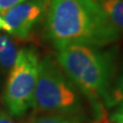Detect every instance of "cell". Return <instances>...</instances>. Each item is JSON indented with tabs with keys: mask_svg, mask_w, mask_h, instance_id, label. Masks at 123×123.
<instances>
[{
	"mask_svg": "<svg viewBox=\"0 0 123 123\" xmlns=\"http://www.w3.org/2000/svg\"><path fill=\"white\" fill-rule=\"evenodd\" d=\"M46 24L57 49L70 45L102 48L120 37L99 4L91 0H50Z\"/></svg>",
	"mask_w": 123,
	"mask_h": 123,
	"instance_id": "1",
	"label": "cell"
},
{
	"mask_svg": "<svg viewBox=\"0 0 123 123\" xmlns=\"http://www.w3.org/2000/svg\"><path fill=\"white\" fill-rule=\"evenodd\" d=\"M57 57L63 70L84 94L92 99L107 101L114 70L110 53L88 46L70 45L57 49Z\"/></svg>",
	"mask_w": 123,
	"mask_h": 123,
	"instance_id": "2",
	"label": "cell"
},
{
	"mask_svg": "<svg viewBox=\"0 0 123 123\" xmlns=\"http://www.w3.org/2000/svg\"><path fill=\"white\" fill-rule=\"evenodd\" d=\"M79 98L73 85L56 63L47 57L39 61L33 108L46 112L70 113L79 108Z\"/></svg>",
	"mask_w": 123,
	"mask_h": 123,
	"instance_id": "3",
	"label": "cell"
},
{
	"mask_svg": "<svg viewBox=\"0 0 123 123\" xmlns=\"http://www.w3.org/2000/svg\"><path fill=\"white\" fill-rule=\"evenodd\" d=\"M38 65L34 50L23 49L18 52L4 93L5 104L14 116H22L33 107Z\"/></svg>",
	"mask_w": 123,
	"mask_h": 123,
	"instance_id": "4",
	"label": "cell"
},
{
	"mask_svg": "<svg viewBox=\"0 0 123 123\" xmlns=\"http://www.w3.org/2000/svg\"><path fill=\"white\" fill-rule=\"evenodd\" d=\"M50 0H26L2 14L4 30L26 39L32 27L48 12Z\"/></svg>",
	"mask_w": 123,
	"mask_h": 123,
	"instance_id": "5",
	"label": "cell"
},
{
	"mask_svg": "<svg viewBox=\"0 0 123 123\" xmlns=\"http://www.w3.org/2000/svg\"><path fill=\"white\" fill-rule=\"evenodd\" d=\"M99 6L119 31H123V0H100Z\"/></svg>",
	"mask_w": 123,
	"mask_h": 123,
	"instance_id": "6",
	"label": "cell"
},
{
	"mask_svg": "<svg viewBox=\"0 0 123 123\" xmlns=\"http://www.w3.org/2000/svg\"><path fill=\"white\" fill-rule=\"evenodd\" d=\"M18 50L8 37L0 35V67L12 68L18 56Z\"/></svg>",
	"mask_w": 123,
	"mask_h": 123,
	"instance_id": "7",
	"label": "cell"
},
{
	"mask_svg": "<svg viewBox=\"0 0 123 123\" xmlns=\"http://www.w3.org/2000/svg\"><path fill=\"white\" fill-rule=\"evenodd\" d=\"M107 103L109 105L117 106V112H123V74L119 79L114 89L110 92Z\"/></svg>",
	"mask_w": 123,
	"mask_h": 123,
	"instance_id": "8",
	"label": "cell"
},
{
	"mask_svg": "<svg viewBox=\"0 0 123 123\" xmlns=\"http://www.w3.org/2000/svg\"><path fill=\"white\" fill-rule=\"evenodd\" d=\"M28 123H79L73 119L67 118L66 116L60 114L45 115L41 117H37L31 119Z\"/></svg>",
	"mask_w": 123,
	"mask_h": 123,
	"instance_id": "9",
	"label": "cell"
},
{
	"mask_svg": "<svg viewBox=\"0 0 123 123\" xmlns=\"http://www.w3.org/2000/svg\"><path fill=\"white\" fill-rule=\"evenodd\" d=\"M26 0H0V12L3 14L15 6L25 2Z\"/></svg>",
	"mask_w": 123,
	"mask_h": 123,
	"instance_id": "10",
	"label": "cell"
},
{
	"mask_svg": "<svg viewBox=\"0 0 123 123\" xmlns=\"http://www.w3.org/2000/svg\"><path fill=\"white\" fill-rule=\"evenodd\" d=\"M93 123H113V122H112V121L110 120V118H109L108 113H107V111L105 110V109L101 108L100 114H99L97 120H95Z\"/></svg>",
	"mask_w": 123,
	"mask_h": 123,
	"instance_id": "11",
	"label": "cell"
},
{
	"mask_svg": "<svg viewBox=\"0 0 123 123\" xmlns=\"http://www.w3.org/2000/svg\"><path fill=\"white\" fill-rule=\"evenodd\" d=\"M110 119L113 123H123V112H116Z\"/></svg>",
	"mask_w": 123,
	"mask_h": 123,
	"instance_id": "12",
	"label": "cell"
},
{
	"mask_svg": "<svg viewBox=\"0 0 123 123\" xmlns=\"http://www.w3.org/2000/svg\"><path fill=\"white\" fill-rule=\"evenodd\" d=\"M0 123H14L13 120L9 118L6 114L1 113L0 114Z\"/></svg>",
	"mask_w": 123,
	"mask_h": 123,
	"instance_id": "13",
	"label": "cell"
},
{
	"mask_svg": "<svg viewBox=\"0 0 123 123\" xmlns=\"http://www.w3.org/2000/svg\"><path fill=\"white\" fill-rule=\"evenodd\" d=\"M4 27H5L4 18L2 17V15L0 14V29H3V30H4Z\"/></svg>",
	"mask_w": 123,
	"mask_h": 123,
	"instance_id": "14",
	"label": "cell"
},
{
	"mask_svg": "<svg viewBox=\"0 0 123 123\" xmlns=\"http://www.w3.org/2000/svg\"><path fill=\"white\" fill-rule=\"evenodd\" d=\"M91 1H93V2H96V3H99V1H100V0H91Z\"/></svg>",
	"mask_w": 123,
	"mask_h": 123,
	"instance_id": "15",
	"label": "cell"
}]
</instances>
